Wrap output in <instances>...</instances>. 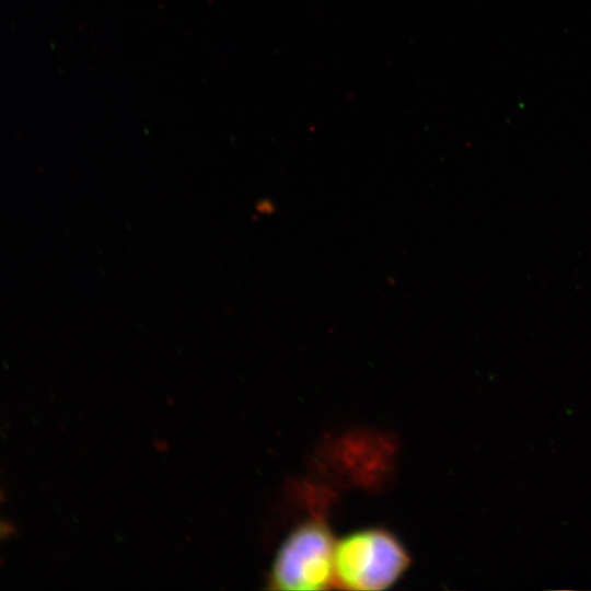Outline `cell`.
I'll use <instances>...</instances> for the list:
<instances>
[{"label": "cell", "instance_id": "6da1fadb", "mask_svg": "<svg viewBox=\"0 0 591 591\" xmlns=\"http://www.w3.org/2000/svg\"><path fill=\"white\" fill-rule=\"evenodd\" d=\"M333 537L323 511H315L287 536L267 577L275 590H324L334 584Z\"/></svg>", "mask_w": 591, "mask_h": 591}, {"label": "cell", "instance_id": "7a4b0ae2", "mask_svg": "<svg viewBox=\"0 0 591 591\" xmlns=\"http://www.w3.org/2000/svg\"><path fill=\"white\" fill-rule=\"evenodd\" d=\"M409 563L406 549L389 531H356L336 541L334 586L357 591L384 590L398 580Z\"/></svg>", "mask_w": 591, "mask_h": 591}]
</instances>
